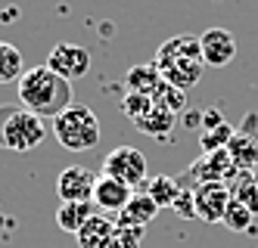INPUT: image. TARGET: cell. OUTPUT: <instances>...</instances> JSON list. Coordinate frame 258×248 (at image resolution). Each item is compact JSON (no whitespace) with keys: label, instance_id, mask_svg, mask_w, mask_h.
<instances>
[{"label":"cell","instance_id":"1","mask_svg":"<svg viewBox=\"0 0 258 248\" xmlns=\"http://www.w3.org/2000/svg\"><path fill=\"white\" fill-rule=\"evenodd\" d=\"M16 90H19V103L28 112H34L41 118H50V121L72 106V81H66L56 71H50L47 65L25 68Z\"/></svg>","mask_w":258,"mask_h":248},{"label":"cell","instance_id":"2","mask_svg":"<svg viewBox=\"0 0 258 248\" xmlns=\"http://www.w3.org/2000/svg\"><path fill=\"white\" fill-rule=\"evenodd\" d=\"M162 74V81H168L180 90H190L202 81L206 71V59L199 50V37L193 34H174L168 37L159 50H156V62H153Z\"/></svg>","mask_w":258,"mask_h":248},{"label":"cell","instance_id":"3","mask_svg":"<svg viewBox=\"0 0 258 248\" xmlns=\"http://www.w3.org/2000/svg\"><path fill=\"white\" fill-rule=\"evenodd\" d=\"M50 127H53L56 143L62 149H69V152H87V149H94L100 143V137H103L97 112L87 109V106H75V103H72L66 112H59Z\"/></svg>","mask_w":258,"mask_h":248},{"label":"cell","instance_id":"4","mask_svg":"<svg viewBox=\"0 0 258 248\" xmlns=\"http://www.w3.org/2000/svg\"><path fill=\"white\" fill-rule=\"evenodd\" d=\"M47 137V118L34 115L25 106H0V146L13 152H31Z\"/></svg>","mask_w":258,"mask_h":248},{"label":"cell","instance_id":"5","mask_svg":"<svg viewBox=\"0 0 258 248\" xmlns=\"http://www.w3.org/2000/svg\"><path fill=\"white\" fill-rule=\"evenodd\" d=\"M103 174H109V177L127 183L131 189H137L140 183H146V158L134 146H118L103 158Z\"/></svg>","mask_w":258,"mask_h":248},{"label":"cell","instance_id":"6","mask_svg":"<svg viewBox=\"0 0 258 248\" xmlns=\"http://www.w3.org/2000/svg\"><path fill=\"white\" fill-rule=\"evenodd\" d=\"M50 71L62 74L66 81H78L90 71V53L81 47V44H72V41H62L56 44L50 53H47V62H44Z\"/></svg>","mask_w":258,"mask_h":248},{"label":"cell","instance_id":"7","mask_svg":"<svg viewBox=\"0 0 258 248\" xmlns=\"http://www.w3.org/2000/svg\"><path fill=\"white\" fill-rule=\"evenodd\" d=\"M199 50L206 59V68H224L236 56V34L221 25H212L199 34Z\"/></svg>","mask_w":258,"mask_h":248},{"label":"cell","instance_id":"8","mask_svg":"<svg viewBox=\"0 0 258 248\" xmlns=\"http://www.w3.org/2000/svg\"><path fill=\"white\" fill-rule=\"evenodd\" d=\"M193 199H196V217L202 223H221L233 196L227 183H199L193 189Z\"/></svg>","mask_w":258,"mask_h":248},{"label":"cell","instance_id":"9","mask_svg":"<svg viewBox=\"0 0 258 248\" xmlns=\"http://www.w3.org/2000/svg\"><path fill=\"white\" fill-rule=\"evenodd\" d=\"M94 183H97L94 171H87L81 164H69L56 177V196L62 202H90L94 199Z\"/></svg>","mask_w":258,"mask_h":248},{"label":"cell","instance_id":"10","mask_svg":"<svg viewBox=\"0 0 258 248\" xmlns=\"http://www.w3.org/2000/svg\"><path fill=\"white\" fill-rule=\"evenodd\" d=\"M137 193V189H131L127 183H121V180H115V177H109V174H97V183H94V202L97 208H103V211H112V214H118L121 208H124V202L131 199Z\"/></svg>","mask_w":258,"mask_h":248},{"label":"cell","instance_id":"11","mask_svg":"<svg viewBox=\"0 0 258 248\" xmlns=\"http://www.w3.org/2000/svg\"><path fill=\"white\" fill-rule=\"evenodd\" d=\"M252 121H255V115L246 118V127L236 130L233 140H230V146H227L230 158H233V164H236L239 171H252V168L258 164V137L252 133Z\"/></svg>","mask_w":258,"mask_h":248},{"label":"cell","instance_id":"12","mask_svg":"<svg viewBox=\"0 0 258 248\" xmlns=\"http://www.w3.org/2000/svg\"><path fill=\"white\" fill-rule=\"evenodd\" d=\"M159 214V205L146 196V193H134L124 202V208L115 214L118 226H137V230H146V223H153V217Z\"/></svg>","mask_w":258,"mask_h":248},{"label":"cell","instance_id":"13","mask_svg":"<svg viewBox=\"0 0 258 248\" xmlns=\"http://www.w3.org/2000/svg\"><path fill=\"white\" fill-rule=\"evenodd\" d=\"M112 236H115V220H109L106 214H90L87 223L75 233L81 248H112Z\"/></svg>","mask_w":258,"mask_h":248},{"label":"cell","instance_id":"14","mask_svg":"<svg viewBox=\"0 0 258 248\" xmlns=\"http://www.w3.org/2000/svg\"><path fill=\"white\" fill-rule=\"evenodd\" d=\"M137 124V130L140 133H146V137H156V140H162V137H168V133L174 130V124H177V115L174 112H168V109H162V106H156L153 103V109L146 112V115L140 118V121H134Z\"/></svg>","mask_w":258,"mask_h":248},{"label":"cell","instance_id":"15","mask_svg":"<svg viewBox=\"0 0 258 248\" xmlns=\"http://www.w3.org/2000/svg\"><path fill=\"white\" fill-rule=\"evenodd\" d=\"M94 214L90 211V202H59L56 208V226L66 233H78L81 226L87 223V217Z\"/></svg>","mask_w":258,"mask_h":248},{"label":"cell","instance_id":"16","mask_svg":"<svg viewBox=\"0 0 258 248\" xmlns=\"http://www.w3.org/2000/svg\"><path fill=\"white\" fill-rule=\"evenodd\" d=\"M25 74V59L22 50L13 47L7 41H0V84H19V78Z\"/></svg>","mask_w":258,"mask_h":248},{"label":"cell","instance_id":"17","mask_svg":"<svg viewBox=\"0 0 258 248\" xmlns=\"http://www.w3.org/2000/svg\"><path fill=\"white\" fill-rule=\"evenodd\" d=\"M124 84H127L131 93H146V97H153L156 87L162 84V74H159V68L153 62L150 65H134L131 71L124 74Z\"/></svg>","mask_w":258,"mask_h":248},{"label":"cell","instance_id":"18","mask_svg":"<svg viewBox=\"0 0 258 248\" xmlns=\"http://www.w3.org/2000/svg\"><path fill=\"white\" fill-rule=\"evenodd\" d=\"M180 189H183V186H180L174 177H165V174H162V177H153L150 183H146V196H150L159 208H171L174 199L180 196Z\"/></svg>","mask_w":258,"mask_h":248},{"label":"cell","instance_id":"19","mask_svg":"<svg viewBox=\"0 0 258 248\" xmlns=\"http://www.w3.org/2000/svg\"><path fill=\"white\" fill-rule=\"evenodd\" d=\"M153 103L162 106V109H168V112H174V115H180V112L187 109V90H180V87H174L168 81H162L156 87V93H153Z\"/></svg>","mask_w":258,"mask_h":248},{"label":"cell","instance_id":"20","mask_svg":"<svg viewBox=\"0 0 258 248\" xmlns=\"http://www.w3.org/2000/svg\"><path fill=\"white\" fill-rule=\"evenodd\" d=\"M230 196L233 199H239L252 214H258V177L255 174H239V180H233V186H230Z\"/></svg>","mask_w":258,"mask_h":248},{"label":"cell","instance_id":"21","mask_svg":"<svg viewBox=\"0 0 258 248\" xmlns=\"http://www.w3.org/2000/svg\"><path fill=\"white\" fill-rule=\"evenodd\" d=\"M233 124H227V121H221V124H215V127H206L199 133V146L206 149V152H218V149H227L230 146V140H233Z\"/></svg>","mask_w":258,"mask_h":248},{"label":"cell","instance_id":"22","mask_svg":"<svg viewBox=\"0 0 258 248\" xmlns=\"http://www.w3.org/2000/svg\"><path fill=\"white\" fill-rule=\"evenodd\" d=\"M252 217H255V214L249 211L243 202H239V199H230L227 211H224V220H221V223H224L227 230H233V233H246L249 223H252Z\"/></svg>","mask_w":258,"mask_h":248},{"label":"cell","instance_id":"23","mask_svg":"<svg viewBox=\"0 0 258 248\" xmlns=\"http://www.w3.org/2000/svg\"><path fill=\"white\" fill-rule=\"evenodd\" d=\"M150 109H153V97H146V93H131V90L124 93V100H121V112H124V118L140 121Z\"/></svg>","mask_w":258,"mask_h":248},{"label":"cell","instance_id":"24","mask_svg":"<svg viewBox=\"0 0 258 248\" xmlns=\"http://www.w3.org/2000/svg\"><path fill=\"white\" fill-rule=\"evenodd\" d=\"M140 242H143V230H137V226H118L115 223L112 248H140Z\"/></svg>","mask_w":258,"mask_h":248},{"label":"cell","instance_id":"25","mask_svg":"<svg viewBox=\"0 0 258 248\" xmlns=\"http://www.w3.org/2000/svg\"><path fill=\"white\" fill-rule=\"evenodd\" d=\"M171 208H174L180 217H187V220H190V217H196V199H193V189H180V196L174 199V205H171Z\"/></svg>","mask_w":258,"mask_h":248},{"label":"cell","instance_id":"26","mask_svg":"<svg viewBox=\"0 0 258 248\" xmlns=\"http://www.w3.org/2000/svg\"><path fill=\"white\" fill-rule=\"evenodd\" d=\"M224 118H221V112L218 109H209V112H202V127H215V124H221Z\"/></svg>","mask_w":258,"mask_h":248},{"label":"cell","instance_id":"27","mask_svg":"<svg viewBox=\"0 0 258 248\" xmlns=\"http://www.w3.org/2000/svg\"><path fill=\"white\" fill-rule=\"evenodd\" d=\"M199 121H202V112H183V124L187 127H199Z\"/></svg>","mask_w":258,"mask_h":248}]
</instances>
